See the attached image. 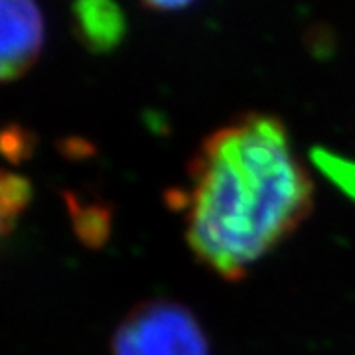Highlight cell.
<instances>
[{
	"instance_id": "7",
	"label": "cell",
	"mask_w": 355,
	"mask_h": 355,
	"mask_svg": "<svg viewBox=\"0 0 355 355\" xmlns=\"http://www.w3.org/2000/svg\"><path fill=\"white\" fill-rule=\"evenodd\" d=\"M32 200V184L20 174L0 172V217L4 225L16 221Z\"/></svg>"
},
{
	"instance_id": "10",
	"label": "cell",
	"mask_w": 355,
	"mask_h": 355,
	"mask_svg": "<svg viewBox=\"0 0 355 355\" xmlns=\"http://www.w3.org/2000/svg\"><path fill=\"white\" fill-rule=\"evenodd\" d=\"M142 6L150 8V10H158V12H166V10H180L191 4L193 0H139Z\"/></svg>"
},
{
	"instance_id": "9",
	"label": "cell",
	"mask_w": 355,
	"mask_h": 355,
	"mask_svg": "<svg viewBox=\"0 0 355 355\" xmlns=\"http://www.w3.org/2000/svg\"><path fill=\"white\" fill-rule=\"evenodd\" d=\"M60 153L64 154L65 158H73V160H83V158H91L95 154V146L93 142H89L85 139H79V137H69V139L60 140L58 144Z\"/></svg>"
},
{
	"instance_id": "3",
	"label": "cell",
	"mask_w": 355,
	"mask_h": 355,
	"mask_svg": "<svg viewBox=\"0 0 355 355\" xmlns=\"http://www.w3.org/2000/svg\"><path fill=\"white\" fill-rule=\"evenodd\" d=\"M44 40L36 0H0V83L24 76L38 62Z\"/></svg>"
},
{
	"instance_id": "2",
	"label": "cell",
	"mask_w": 355,
	"mask_h": 355,
	"mask_svg": "<svg viewBox=\"0 0 355 355\" xmlns=\"http://www.w3.org/2000/svg\"><path fill=\"white\" fill-rule=\"evenodd\" d=\"M113 355H211L207 336L190 308L174 300H146L119 324Z\"/></svg>"
},
{
	"instance_id": "8",
	"label": "cell",
	"mask_w": 355,
	"mask_h": 355,
	"mask_svg": "<svg viewBox=\"0 0 355 355\" xmlns=\"http://www.w3.org/2000/svg\"><path fill=\"white\" fill-rule=\"evenodd\" d=\"M36 148V137L20 125H6L0 128V156L14 164L30 158Z\"/></svg>"
},
{
	"instance_id": "4",
	"label": "cell",
	"mask_w": 355,
	"mask_h": 355,
	"mask_svg": "<svg viewBox=\"0 0 355 355\" xmlns=\"http://www.w3.org/2000/svg\"><path fill=\"white\" fill-rule=\"evenodd\" d=\"M71 18L73 34L91 53H111L127 38V16L114 0H76Z\"/></svg>"
},
{
	"instance_id": "1",
	"label": "cell",
	"mask_w": 355,
	"mask_h": 355,
	"mask_svg": "<svg viewBox=\"0 0 355 355\" xmlns=\"http://www.w3.org/2000/svg\"><path fill=\"white\" fill-rule=\"evenodd\" d=\"M188 245L229 282L292 235L314 207V182L279 116L247 113L203 140L190 164Z\"/></svg>"
},
{
	"instance_id": "6",
	"label": "cell",
	"mask_w": 355,
	"mask_h": 355,
	"mask_svg": "<svg viewBox=\"0 0 355 355\" xmlns=\"http://www.w3.org/2000/svg\"><path fill=\"white\" fill-rule=\"evenodd\" d=\"M310 162L316 166V170L328 178L343 196H347L352 202H355V160L331 153L324 146H314L310 150Z\"/></svg>"
},
{
	"instance_id": "11",
	"label": "cell",
	"mask_w": 355,
	"mask_h": 355,
	"mask_svg": "<svg viewBox=\"0 0 355 355\" xmlns=\"http://www.w3.org/2000/svg\"><path fill=\"white\" fill-rule=\"evenodd\" d=\"M6 225H4V221H2V217H0V233H2V231H6Z\"/></svg>"
},
{
	"instance_id": "5",
	"label": "cell",
	"mask_w": 355,
	"mask_h": 355,
	"mask_svg": "<svg viewBox=\"0 0 355 355\" xmlns=\"http://www.w3.org/2000/svg\"><path fill=\"white\" fill-rule=\"evenodd\" d=\"M64 198L77 239L93 251L105 247L113 229V207L101 200L83 202L73 191H65Z\"/></svg>"
}]
</instances>
